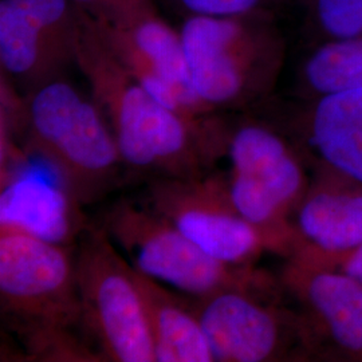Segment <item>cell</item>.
<instances>
[{"label":"cell","mask_w":362,"mask_h":362,"mask_svg":"<svg viewBox=\"0 0 362 362\" xmlns=\"http://www.w3.org/2000/svg\"><path fill=\"white\" fill-rule=\"evenodd\" d=\"M0 309L34 357L97 360L77 336L85 329L71 247L0 230Z\"/></svg>","instance_id":"1"},{"label":"cell","mask_w":362,"mask_h":362,"mask_svg":"<svg viewBox=\"0 0 362 362\" xmlns=\"http://www.w3.org/2000/svg\"><path fill=\"white\" fill-rule=\"evenodd\" d=\"M91 78L110 110L127 167L153 177H187L207 173L227 153L228 133L200 129L189 117L160 104L137 79L103 64L91 67Z\"/></svg>","instance_id":"2"},{"label":"cell","mask_w":362,"mask_h":362,"mask_svg":"<svg viewBox=\"0 0 362 362\" xmlns=\"http://www.w3.org/2000/svg\"><path fill=\"white\" fill-rule=\"evenodd\" d=\"M30 152L47 163L78 202L109 194L125 165L113 130L98 109L66 82H50L33 97Z\"/></svg>","instance_id":"3"},{"label":"cell","mask_w":362,"mask_h":362,"mask_svg":"<svg viewBox=\"0 0 362 362\" xmlns=\"http://www.w3.org/2000/svg\"><path fill=\"white\" fill-rule=\"evenodd\" d=\"M103 230L136 272L191 297L228 288L274 287L270 276L252 266H233L212 258L146 203L117 202L106 212Z\"/></svg>","instance_id":"4"},{"label":"cell","mask_w":362,"mask_h":362,"mask_svg":"<svg viewBox=\"0 0 362 362\" xmlns=\"http://www.w3.org/2000/svg\"><path fill=\"white\" fill-rule=\"evenodd\" d=\"M230 173L226 177L235 208L285 247L298 246L293 216L310 182V169L297 146L269 125L246 122L228 134Z\"/></svg>","instance_id":"5"},{"label":"cell","mask_w":362,"mask_h":362,"mask_svg":"<svg viewBox=\"0 0 362 362\" xmlns=\"http://www.w3.org/2000/svg\"><path fill=\"white\" fill-rule=\"evenodd\" d=\"M76 269L85 334L91 338L100 358L156 362L136 272L103 228L83 235Z\"/></svg>","instance_id":"6"},{"label":"cell","mask_w":362,"mask_h":362,"mask_svg":"<svg viewBox=\"0 0 362 362\" xmlns=\"http://www.w3.org/2000/svg\"><path fill=\"white\" fill-rule=\"evenodd\" d=\"M272 291L274 287L228 288L192 297L215 361H311L302 314L274 300Z\"/></svg>","instance_id":"7"},{"label":"cell","mask_w":362,"mask_h":362,"mask_svg":"<svg viewBox=\"0 0 362 362\" xmlns=\"http://www.w3.org/2000/svg\"><path fill=\"white\" fill-rule=\"evenodd\" d=\"M146 204L223 263L254 266L267 251L287 257L285 247L274 236L239 214L226 177L211 170L187 177L156 176L148 184Z\"/></svg>","instance_id":"8"},{"label":"cell","mask_w":362,"mask_h":362,"mask_svg":"<svg viewBox=\"0 0 362 362\" xmlns=\"http://www.w3.org/2000/svg\"><path fill=\"white\" fill-rule=\"evenodd\" d=\"M181 43L194 90L204 105L255 98L270 88L279 65L274 45L246 35L242 27L216 16L188 21Z\"/></svg>","instance_id":"9"},{"label":"cell","mask_w":362,"mask_h":362,"mask_svg":"<svg viewBox=\"0 0 362 362\" xmlns=\"http://www.w3.org/2000/svg\"><path fill=\"white\" fill-rule=\"evenodd\" d=\"M281 282L298 302L311 361L362 362V282L297 255L286 258Z\"/></svg>","instance_id":"10"},{"label":"cell","mask_w":362,"mask_h":362,"mask_svg":"<svg viewBox=\"0 0 362 362\" xmlns=\"http://www.w3.org/2000/svg\"><path fill=\"white\" fill-rule=\"evenodd\" d=\"M26 160L1 176L0 230L28 233L42 240L73 247L85 233L82 204L61 176L46 163L31 168Z\"/></svg>","instance_id":"11"},{"label":"cell","mask_w":362,"mask_h":362,"mask_svg":"<svg viewBox=\"0 0 362 362\" xmlns=\"http://www.w3.org/2000/svg\"><path fill=\"white\" fill-rule=\"evenodd\" d=\"M309 169L362 184V86L306 100L286 134Z\"/></svg>","instance_id":"12"},{"label":"cell","mask_w":362,"mask_h":362,"mask_svg":"<svg viewBox=\"0 0 362 362\" xmlns=\"http://www.w3.org/2000/svg\"><path fill=\"white\" fill-rule=\"evenodd\" d=\"M293 227L298 246L324 255L344 254L362 242V184L327 169H310V182Z\"/></svg>","instance_id":"13"},{"label":"cell","mask_w":362,"mask_h":362,"mask_svg":"<svg viewBox=\"0 0 362 362\" xmlns=\"http://www.w3.org/2000/svg\"><path fill=\"white\" fill-rule=\"evenodd\" d=\"M143 296L156 362H214L215 356L191 299L136 272Z\"/></svg>","instance_id":"14"},{"label":"cell","mask_w":362,"mask_h":362,"mask_svg":"<svg viewBox=\"0 0 362 362\" xmlns=\"http://www.w3.org/2000/svg\"><path fill=\"white\" fill-rule=\"evenodd\" d=\"M65 0H1L0 58L13 76L28 77L40 67L39 31L65 11Z\"/></svg>","instance_id":"15"},{"label":"cell","mask_w":362,"mask_h":362,"mask_svg":"<svg viewBox=\"0 0 362 362\" xmlns=\"http://www.w3.org/2000/svg\"><path fill=\"white\" fill-rule=\"evenodd\" d=\"M134 39L141 55L133 69L137 81L152 76L165 79L177 91L188 115L204 105L194 90L182 43L167 27L148 22L137 30Z\"/></svg>","instance_id":"16"},{"label":"cell","mask_w":362,"mask_h":362,"mask_svg":"<svg viewBox=\"0 0 362 362\" xmlns=\"http://www.w3.org/2000/svg\"><path fill=\"white\" fill-rule=\"evenodd\" d=\"M361 86L362 34L322 42L300 70V93L305 100Z\"/></svg>","instance_id":"17"},{"label":"cell","mask_w":362,"mask_h":362,"mask_svg":"<svg viewBox=\"0 0 362 362\" xmlns=\"http://www.w3.org/2000/svg\"><path fill=\"white\" fill-rule=\"evenodd\" d=\"M314 19L324 42L362 34V0H314Z\"/></svg>","instance_id":"18"},{"label":"cell","mask_w":362,"mask_h":362,"mask_svg":"<svg viewBox=\"0 0 362 362\" xmlns=\"http://www.w3.org/2000/svg\"><path fill=\"white\" fill-rule=\"evenodd\" d=\"M291 255H297L299 258L305 259L313 264L321 266L329 270L344 272L362 282V242L358 246L351 248L349 251L344 254H337V255L318 254L306 247H297Z\"/></svg>","instance_id":"19"},{"label":"cell","mask_w":362,"mask_h":362,"mask_svg":"<svg viewBox=\"0 0 362 362\" xmlns=\"http://www.w3.org/2000/svg\"><path fill=\"white\" fill-rule=\"evenodd\" d=\"M184 4L206 16H235L251 11L259 0H182Z\"/></svg>","instance_id":"20"},{"label":"cell","mask_w":362,"mask_h":362,"mask_svg":"<svg viewBox=\"0 0 362 362\" xmlns=\"http://www.w3.org/2000/svg\"><path fill=\"white\" fill-rule=\"evenodd\" d=\"M83 1H86V0H83Z\"/></svg>","instance_id":"21"}]
</instances>
